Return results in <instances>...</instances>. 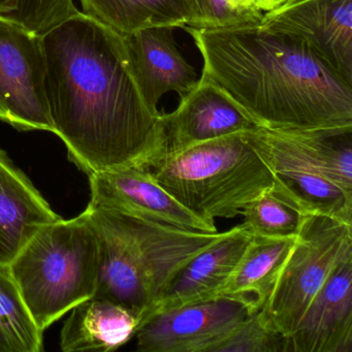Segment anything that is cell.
I'll use <instances>...</instances> for the list:
<instances>
[{"instance_id": "obj_1", "label": "cell", "mask_w": 352, "mask_h": 352, "mask_svg": "<svg viewBox=\"0 0 352 352\" xmlns=\"http://www.w3.org/2000/svg\"><path fill=\"white\" fill-rule=\"evenodd\" d=\"M42 42L51 119L69 160L88 176L155 166L166 153L164 114L144 102L120 34L78 12Z\"/></svg>"}, {"instance_id": "obj_2", "label": "cell", "mask_w": 352, "mask_h": 352, "mask_svg": "<svg viewBox=\"0 0 352 352\" xmlns=\"http://www.w3.org/2000/svg\"><path fill=\"white\" fill-rule=\"evenodd\" d=\"M204 59L201 75L258 127L352 126V85L298 36L259 23L185 26Z\"/></svg>"}, {"instance_id": "obj_3", "label": "cell", "mask_w": 352, "mask_h": 352, "mask_svg": "<svg viewBox=\"0 0 352 352\" xmlns=\"http://www.w3.org/2000/svg\"><path fill=\"white\" fill-rule=\"evenodd\" d=\"M86 209L100 246L96 294L129 309L139 327L185 265L226 232L186 230L90 205Z\"/></svg>"}, {"instance_id": "obj_4", "label": "cell", "mask_w": 352, "mask_h": 352, "mask_svg": "<svg viewBox=\"0 0 352 352\" xmlns=\"http://www.w3.org/2000/svg\"><path fill=\"white\" fill-rule=\"evenodd\" d=\"M273 174L272 191L302 214L352 224V126L244 133Z\"/></svg>"}, {"instance_id": "obj_5", "label": "cell", "mask_w": 352, "mask_h": 352, "mask_svg": "<svg viewBox=\"0 0 352 352\" xmlns=\"http://www.w3.org/2000/svg\"><path fill=\"white\" fill-rule=\"evenodd\" d=\"M151 170L183 207L212 224L241 215L274 185L271 170L244 133L166 152Z\"/></svg>"}, {"instance_id": "obj_6", "label": "cell", "mask_w": 352, "mask_h": 352, "mask_svg": "<svg viewBox=\"0 0 352 352\" xmlns=\"http://www.w3.org/2000/svg\"><path fill=\"white\" fill-rule=\"evenodd\" d=\"M9 267L36 325L46 331L96 294L100 246L89 212L41 228Z\"/></svg>"}, {"instance_id": "obj_7", "label": "cell", "mask_w": 352, "mask_h": 352, "mask_svg": "<svg viewBox=\"0 0 352 352\" xmlns=\"http://www.w3.org/2000/svg\"><path fill=\"white\" fill-rule=\"evenodd\" d=\"M352 259V224L304 214L296 242L261 309L263 320L284 338L294 333L331 274Z\"/></svg>"}, {"instance_id": "obj_8", "label": "cell", "mask_w": 352, "mask_h": 352, "mask_svg": "<svg viewBox=\"0 0 352 352\" xmlns=\"http://www.w3.org/2000/svg\"><path fill=\"white\" fill-rule=\"evenodd\" d=\"M46 76L42 36L0 16V120L54 133Z\"/></svg>"}, {"instance_id": "obj_9", "label": "cell", "mask_w": 352, "mask_h": 352, "mask_svg": "<svg viewBox=\"0 0 352 352\" xmlns=\"http://www.w3.org/2000/svg\"><path fill=\"white\" fill-rule=\"evenodd\" d=\"M254 312L247 302L228 296L185 305L154 314L135 333L141 352H214Z\"/></svg>"}, {"instance_id": "obj_10", "label": "cell", "mask_w": 352, "mask_h": 352, "mask_svg": "<svg viewBox=\"0 0 352 352\" xmlns=\"http://www.w3.org/2000/svg\"><path fill=\"white\" fill-rule=\"evenodd\" d=\"M261 23L304 40L352 85V0H286Z\"/></svg>"}, {"instance_id": "obj_11", "label": "cell", "mask_w": 352, "mask_h": 352, "mask_svg": "<svg viewBox=\"0 0 352 352\" xmlns=\"http://www.w3.org/2000/svg\"><path fill=\"white\" fill-rule=\"evenodd\" d=\"M88 177V205L186 230L218 232L216 224L205 221L183 207L156 181L150 168L125 166L102 170Z\"/></svg>"}, {"instance_id": "obj_12", "label": "cell", "mask_w": 352, "mask_h": 352, "mask_svg": "<svg viewBox=\"0 0 352 352\" xmlns=\"http://www.w3.org/2000/svg\"><path fill=\"white\" fill-rule=\"evenodd\" d=\"M172 26L145 28L121 36L129 71L148 108L158 112L160 98L174 91L180 100L199 84L195 67L182 56Z\"/></svg>"}, {"instance_id": "obj_13", "label": "cell", "mask_w": 352, "mask_h": 352, "mask_svg": "<svg viewBox=\"0 0 352 352\" xmlns=\"http://www.w3.org/2000/svg\"><path fill=\"white\" fill-rule=\"evenodd\" d=\"M176 111L164 114L166 152L256 129V124L205 76L180 100Z\"/></svg>"}, {"instance_id": "obj_14", "label": "cell", "mask_w": 352, "mask_h": 352, "mask_svg": "<svg viewBox=\"0 0 352 352\" xmlns=\"http://www.w3.org/2000/svg\"><path fill=\"white\" fill-rule=\"evenodd\" d=\"M285 352H352V259L340 265L307 309Z\"/></svg>"}, {"instance_id": "obj_15", "label": "cell", "mask_w": 352, "mask_h": 352, "mask_svg": "<svg viewBox=\"0 0 352 352\" xmlns=\"http://www.w3.org/2000/svg\"><path fill=\"white\" fill-rule=\"evenodd\" d=\"M252 239L253 234L244 223L226 230L222 238L185 265L148 318L164 311L218 298Z\"/></svg>"}, {"instance_id": "obj_16", "label": "cell", "mask_w": 352, "mask_h": 352, "mask_svg": "<svg viewBox=\"0 0 352 352\" xmlns=\"http://www.w3.org/2000/svg\"><path fill=\"white\" fill-rule=\"evenodd\" d=\"M60 218L0 149V265H9L41 228Z\"/></svg>"}, {"instance_id": "obj_17", "label": "cell", "mask_w": 352, "mask_h": 352, "mask_svg": "<svg viewBox=\"0 0 352 352\" xmlns=\"http://www.w3.org/2000/svg\"><path fill=\"white\" fill-rule=\"evenodd\" d=\"M60 333L65 352L112 351L137 333L139 319L122 305L94 294L72 309Z\"/></svg>"}, {"instance_id": "obj_18", "label": "cell", "mask_w": 352, "mask_h": 352, "mask_svg": "<svg viewBox=\"0 0 352 352\" xmlns=\"http://www.w3.org/2000/svg\"><path fill=\"white\" fill-rule=\"evenodd\" d=\"M296 239V236L281 238L253 236L219 296L247 302L252 311L261 310Z\"/></svg>"}, {"instance_id": "obj_19", "label": "cell", "mask_w": 352, "mask_h": 352, "mask_svg": "<svg viewBox=\"0 0 352 352\" xmlns=\"http://www.w3.org/2000/svg\"><path fill=\"white\" fill-rule=\"evenodd\" d=\"M83 13L120 36L156 26L184 28L190 14L184 0H80Z\"/></svg>"}, {"instance_id": "obj_20", "label": "cell", "mask_w": 352, "mask_h": 352, "mask_svg": "<svg viewBox=\"0 0 352 352\" xmlns=\"http://www.w3.org/2000/svg\"><path fill=\"white\" fill-rule=\"evenodd\" d=\"M43 335L9 265H0V352H41Z\"/></svg>"}, {"instance_id": "obj_21", "label": "cell", "mask_w": 352, "mask_h": 352, "mask_svg": "<svg viewBox=\"0 0 352 352\" xmlns=\"http://www.w3.org/2000/svg\"><path fill=\"white\" fill-rule=\"evenodd\" d=\"M241 215L253 236L281 238L296 236L304 214L271 189L245 206Z\"/></svg>"}, {"instance_id": "obj_22", "label": "cell", "mask_w": 352, "mask_h": 352, "mask_svg": "<svg viewBox=\"0 0 352 352\" xmlns=\"http://www.w3.org/2000/svg\"><path fill=\"white\" fill-rule=\"evenodd\" d=\"M190 14L189 28H221L259 23L263 12L248 0H184Z\"/></svg>"}, {"instance_id": "obj_23", "label": "cell", "mask_w": 352, "mask_h": 352, "mask_svg": "<svg viewBox=\"0 0 352 352\" xmlns=\"http://www.w3.org/2000/svg\"><path fill=\"white\" fill-rule=\"evenodd\" d=\"M214 352H285V338L272 331L261 310L251 312Z\"/></svg>"}, {"instance_id": "obj_24", "label": "cell", "mask_w": 352, "mask_h": 352, "mask_svg": "<svg viewBox=\"0 0 352 352\" xmlns=\"http://www.w3.org/2000/svg\"><path fill=\"white\" fill-rule=\"evenodd\" d=\"M78 12L74 0H18L15 11L5 17L43 36Z\"/></svg>"}, {"instance_id": "obj_25", "label": "cell", "mask_w": 352, "mask_h": 352, "mask_svg": "<svg viewBox=\"0 0 352 352\" xmlns=\"http://www.w3.org/2000/svg\"><path fill=\"white\" fill-rule=\"evenodd\" d=\"M249 3L256 8L259 11L265 13V12L272 11L275 8L279 7L282 3H285L286 0H248Z\"/></svg>"}, {"instance_id": "obj_26", "label": "cell", "mask_w": 352, "mask_h": 352, "mask_svg": "<svg viewBox=\"0 0 352 352\" xmlns=\"http://www.w3.org/2000/svg\"><path fill=\"white\" fill-rule=\"evenodd\" d=\"M18 0H0V16H8L17 8Z\"/></svg>"}]
</instances>
